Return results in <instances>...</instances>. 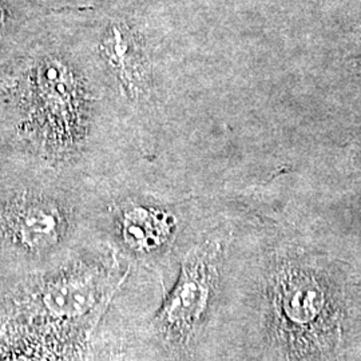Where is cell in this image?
I'll list each match as a JSON object with an SVG mask.
<instances>
[{
    "instance_id": "6da1fadb",
    "label": "cell",
    "mask_w": 361,
    "mask_h": 361,
    "mask_svg": "<svg viewBox=\"0 0 361 361\" xmlns=\"http://www.w3.org/2000/svg\"><path fill=\"white\" fill-rule=\"evenodd\" d=\"M221 243L207 241L182 261L178 283L157 316L159 332L170 343L188 347L198 332L217 280Z\"/></svg>"
},
{
    "instance_id": "7a4b0ae2",
    "label": "cell",
    "mask_w": 361,
    "mask_h": 361,
    "mask_svg": "<svg viewBox=\"0 0 361 361\" xmlns=\"http://www.w3.org/2000/svg\"><path fill=\"white\" fill-rule=\"evenodd\" d=\"M116 285L118 280L111 271H70L52 279L39 289L35 310L54 323H83L99 314Z\"/></svg>"
},
{
    "instance_id": "3957f363",
    "label": "cell",
    "mask_w": 361,
    "mask_h": 361,
    "mask_svg": "<svg viewBox=\"0 0 361 361\" xmlns=\"http://www.w3.org/2000/svg\"><path fill=\"white\" fill-rule=\"evenodd\" d=\"M274 304L289 343L297 348L308 347L326 307L322 285L302 268L286 267L276 279Z\"/></svg>"
},
{
    "instance_id": "277c9868",
    "label": "cell",
    "mask_w": 361,
    "mask_h": 361,
    "mask_svg": "<svg viewBox=\"0 0 361 361\" xmlns=\"http://www.w3.org/2000/svg\"><path fill=\"white\" fill-rule=\"evenodd\" d=\"M0 228L13 243L31 252L50 249L66 231L63 212L42 197H23L0 213Z\"/></svg>"
},
{
    "instance_id": "5b68a950",
    "label": "cell",
    "mask_w": 361,
    "mask_h": 361,
    "mask_svg": "<svg viewBox=\"0 0 361 361\" xmlns=\"http://www.w3.org/2000/svg\"><path fill=\"white\" fill-rule=\"evenodd\" d=\"M104 51L122 86L133 95L142 90V66L129 30L121 25L111 27L104 39Z\"/></svg>"
},
{
    "instance_id": "8992f818",
    "label": "cell",
    "mask_w": 361,
    "mask_h": 361,
    "mask_svg": "<svg viewBox=\"0 0 361 361\" xmlns=\"http://www.w3.org/2000/svg\"><path fill=\"white\" fill-rule=\"evenodd\" d=\"M170 232L165 214L135 207L123 216V235L130 245L140 250H152L161 245Z\"/></svg>"
}]
</instances>
